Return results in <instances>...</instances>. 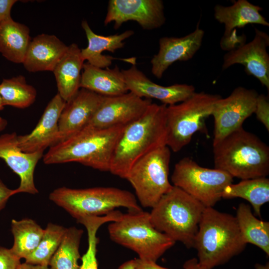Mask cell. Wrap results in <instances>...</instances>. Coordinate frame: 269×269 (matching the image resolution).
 Returning <instances> with one entry per match:
<instances>
[{
    "label": "cell",
    "mask_w": 269,
    "mask_h": 269,
    "mask_svg": "<svg viewBox=\"0 0 269 269\" xmlns=\"http://www.w3.org/2000/svg\"><path fill=\"white\" fill-rule=\"evenodd\" d=\"M214 168L242 180L269 174V147L241 127L213 145Z\"/></svg>",
    "instance_id": "cell-4"
},
{
    "label": "cell",
    "mask_w": 269,
    "mask_h": 269,
    "mask_svg": "<svg viewBox=\"0 0 269 269\" xmlns=\"http://www.w3.org/2000/svg\"><path fill=\"white\" fill-rule=\"evenodd\" d=\"M246 245L235 216L205 208L193 245L201 266L212 269L222 265L241 253Z\"/></svg>",
    "instance_id": "cell-3"
},
{
    "label": "cell",
    "mask_w": 269,
    "mask_h": 269,
    "mask_svg": "<svg viewBox=\"0 0 269 269\" xmlns=\"http://www.w3.org/2000/svg\"><path fill=\"white\" fill-rule=\"evenodd\" d=\"M68 48L54 35L39 34L30 41L22 64L30 72H53Z\"/></svg>",
    "instance_id": "cell-20"
},
{
    "label": "cell",
    "mask_w": 269,
    "mask_h": 269,
    "mask_svg": "<svg viewBox=\"0 0 269 269\" xmlns=\"http://www.w3.org/2000/svg\"><path fill=\"white\" fill-rule=\"evenodd\" d=\"M83 231L75 227L66 228L60 244L51 258L52 269H79V247Z\"/></svg>",
    "instance_id": "cell-29"
},
{
    "label": "cell",
    "mask_w": 269,
    "mask_h": 269,
    "mask_svg": "<svg viewBox=\"0 0 269 269\" xmlns=\"http://www.w3.org/2000/svg\"><path fill=\"white\" fill-rule=\"evenodd\" d=\"M16 0H0V21L11 18L10 11Z\"/></svg>",
    "instance_id": "cell-36"
},
{
    "label": "cell",
    "mask_w": 269,
    "mask_h": 269,
    "mask_svg": "<svg viewBox=\"0 0 269 269\" xmlns=\"http://www.w3.org/2000/svg\"><path fill=\"white\" fill-rule=\"evenodd\" d=\"M246 40V37L244 34L239 35L237 31L234 30L227 37H222L220 45L223 50L228 51V52L245 44Z\"/></svg>",
    "instance_id": "cell-35"
},
{
    "label": "cell",
    "mask_w": 269,
    "mask_h": 269,
    "mask_svg": "<svg viewBox=\"0 0 269 269\" xmlns=\"http://www.w3.org/2000/svg\"><path fill=\"white\" fill-rule=\"evenodd\" d=\"M104 96L80 88L66 102L58 121L59 142L80 132L90 123L100 105Z\"/></svg>",
    "instance_id": "cell-19"
},
{
    "label": "cell",
    "mask_w": 269,
    "mask_h": 269,
    "mask_svg": "<svg viewBox=\"0 0 269 269\" xmlns=\"http://www.w3.org/2000/svg\"><path fill=\"white\" fill-rule=\"evenodd\" d=\"M20 260L10 249L0 247V269H18Z\"/></svg>",
    "instance_id": "cell-34"
},
{
    "label": "cell",
    "mask_w": 269,
    "mask_h": 269,
    "mask_svg": "<svg viewBox=\"0 0 269 269\" xmlns=\"http://www.w3.org/2000/svg\"><path fill=\"white\" fill-rule=\"evenodd\" d=\"M269 36L266 32L255 28L253 40L240 47L227 52L223 57L222 69L234 64L244 66L248 75L256 78L269 90Z\"/></svg>",
    "instance_id": "cell-14"
},
{
    "label": "cell",
    "mask_w": 269,
    "mask_h": 269,
    "mask_svg": "<svg viewBox=\"0 0 269 269\" xmlns=\"http://www.w3.org/2000/svg\"><path fill=\"white\" fill-rule=\"evenodd\" d=\"M118 269H135L134 260H129L124 263Z\"/></svg>",
    "instance_id": "cell-41"
},
{
    "label": "cell",
    "mask_w": 269,
    "mask_h": 269,
    "mask_svg": "<svg viewBox=\"0 0 269 269\" xmlns=\"http://www.w3.org/2000/svg\"><path fill=\"white\" fill-rule=\"evenodd\" d=\"M6 124V120L0 117V131L5 128Z\"/></svg>",
    "instance_id": "cell-43"
},
{
    "label": "cell",
    "mask_w": 269,
    "mask_h": 269,
    "mask_svg": "<svg viewBox=\"0 0 269 269\" xmlns=\"http://www.w3.org/2000/svg\"><path fill=\"white\" fill-rule=\"evenodd\" d=\"M241 235L247 244H253L269 256V222L257 218L251 206L240 203L235 216Z\"/></svg>",
    "instance_id": "cell-26"
},
{
    "label": "cell",
    "mask_w": 269,
    "mask_h": 269,
    "mask_svg": "<svg viewBox=\"0 0 269 269\" xmlns=\"http://www.w3.org/2000/svg\"><path fill=\"white\" fill-rule=\"evenodd\" d=\"M221 97L218 94L195 92L182 102L167 106L166 144L170 150H181L196 132L205 129V120L211 116L215 103Z\"/></svg>",
    "instance_id": "cell-8"
},
{
    "label": "cell",
    "mask_w": 269,
    "mask_h": 269,
    "mask_svg": "<svg viewBox=\"0 0 269 269\" xmlns=\"http://www.w3.org/2000/svg\"><path fill=\"white\" fill-rule=\"evenodd\" d=\"M151 103V100L140 98L131 92L104 96L87 126L101 129L127 126L139 119Z\"/></svg>",
    "instance_id": "cell-13"
},
{
    "label": "cell",
    "mask_w": 269,
    "mask_h": 269,
    "mask_svg": "<svg viewBox=\"0 0 269 269\" xmlns=\"http://www.w3.org/2000/svg\"><path fill=\"white\" fill-rule=\"evenodd\" d=\"M80 88L104 97L121 95L129 92L124 75L116 65L113 68H101L88 62L84 63Z\"/></svg>",
    "instance_id": "cell-22"
},
{
    "label": "cell",
    "mask_w": 269,
    "mask_h": 269,
    "mask_svg": "<svg viewBox=\"0 0 269 269\" xmlns=\"http://www.w3.org/2000/svg\"><path fill=\"white\" fill-rule=\"evenodd\" d=\"M49 198L77 221L86 217L105 216L119 207L127 208L128 211L142 210L132 193L116 187L72 189L62 187L51 192Z\"/></svg>",
    "instance_id": "cell-6"
},
{
    "label": "cell",
    "mask_w": 269,
    "mask_h": 269,
    "mask_svg": "<svg viewBox=\"0 0 269 269\" xmlns=\"http://www.w3.org/2000/svg\"><path fill=\"white\" fill-rule=\"evenodd\" d=\"M0 95L4 106L24 109L35 101L36 91L22 75L4 79L0 84Z\"/></svg>",
    "instance_id": "cell-30"
},
{
    "label": "cell",
    "mask_w": 269,
    "mask_h": 269,
    "mask_svg": "<svg viewBox=\"0 0 269 269\" xmlns=\"http://www.w3.org/2000/svg\"><path fill=\"white\" fill-rule=\"evenodd\" d=\"M171 181L172 185L205 207H213L222 198L225 188L233 183V177L220 169L202 167L191 158L185 157L175 164Z\"/></svg>",
    "instance_id": "cell-10"
},
{
    "label": "cell",
    "mask_w": 269,
    "mask_h": 269,
    "mask_svg": "<svg viewBox=\"0 0 269 269\" xmlns=\"http://www.w3.org/2000/svg\"><path fill=\"white\" fill-rule=\"evenodd\" d=\"M66 102L57 93L47 105L40 120L29 134L17 135L18 145L26 153L43 152L58 143L59 117Z\"/></svg>",
    "instance_id": "cell-18"
},
{
    "label": "cell",
    "mask_w": 269,
    "mask_h": 269,
    "mask_svg": "<svg viewBox=\"0 0 269 269\" xmlns=\"http://www.w3.org/2000/svg\"><path fill=\"white\" fill-rule=\"evenodd\" d=\"M120 216L119 211L115 210L105 216L86 217L77 221L86 228L88 243L87 250L81 258L82 264L79 269H98L96 254L99 238L96 235L97 231L102 225L116 221Z\"/></svg>",
    "instance_id": "cell-31"
},
{
    "label": "cell",
    "mask_w": 269,
    "mask_h": 269,
    "mask_svg": "<svg viewBox=\"0 0 269 269\" xmlns=\"http://www.w3.org/2000/svg\"><path fill=\"white\" fill-rule=\"evenodd\" d=\"M43 152L26 153L20 148L15 133L0 135V158L20 178L19 187L13 189V195L19 193H38L34 181V172Z\"/></svg>",
    "instance_id": "cell-17"
},
{
    "label": "cell",
    "mask_w": 269,
    "mask_h": 269,
    "mask_svg": "<svg viewBox=\"0 0 269 269\" xmlns=\"http://www.w3.org/2000/svg\"><path fill=\"white\" fill-rule=\"evenodd\" d=\"M255 269H269V263L267 262L265 264L257 263L255 266Z\"/></svg>",
    "instance_id": "cell-42"
},
{
    "label": "cell",
    "mask_w": 269,
    "mask_h": 269,
    "mask_svg": "<svg viewBox=\"0 0 269 269\" xmlns=\"http://www.w3.org/2000/svg\"><path fill=\"white\" fill-rule=\"evenodd\" d=\"M111 239L135 252L139 259L156 262L176 243L152 225L149 213L128 211L108 226Z\"/></svg>",
    "instance_id": "cell-7"
},
{
    "label": "cell",
    "mask_w": 269,
    "mask_h": 269,
    "mask_svg": "<svg viewBox=\"0 0 269 269\" xmlns=\"http://www.w3.org/2000/svg\"><path fill=\"white\" fill-rule=\"evenodd\" d=\"M204 33L198 22L195 29L184 36L160 38L158 51L150 61L152 74L160 79L173 63L192 59L202 45Z\"/></svg>",
    "instance_id": "cell-16"
},
{
    "label": "cell",
    "mask_w": 269,
    "mask_h": 269,
    "mask_svg": "<svg viewBox=\"0 0 269 269\" xmlns=\"http://www.w3.org/2000/svg\"><path fill=\"white\" fill-rule=\"evenodd\" d=\"M135 269H169L157 265L156 262L134 259Z\"/></svg>",
    "instance_id": "cell-38"
},
{
    "label": "cell",
    "mask_w": 269,
    "mask_h": 269,
    "mask_svg": "<svg viewBox=\"0 0 269 269\" xmlns=\"http://www.w3.org/2000/svg\"><path fill=\"white\" fill-rule=\"evenodd\" d=\"M30 41L27 26L12 18L0 21V52L9 61L22 63Z\"/></svg>",
    "instance_id": "cell-25"
},
{
    "label": "cell",
    "mask_w": 269,
    "mask_h": 269,
    "mask_svg": "<svg viewBox=\"0 0 269 269\" xmlns=\"http://www.w3.org/2000/svg\"><path fill=\"white\" fill-rule=\"evenodd\" d=\"M263 8L247 0H238L229 6L217 4L214 8L215 19L224 24L223 37L229 36L237 28H243L249 24L269 26V23L261 13Z\"/></svg>",
    "instance_id": "cell-24"
},
{
    "label": "cell",
    "mask_w": 269,
    "mask_h": 269,
    "mask_svg": "<svg viewBox=\"0 0 269 269\" xmlns=\"http://www.w3.org/2000/svg\"><path fill=\"white\" fill-rule=\"evenodd\" d=\"M18 269H52L49 266L32 265L25 262L21 263Z\"/></svg>",
    "instance_id": "cell-40"
},
{
    "label": "cell",
    "mask_w": 269,
    "mask_h": 269,
    "mask_svg": "<svg viewBox=\"0 0 269 269\" xmlns=\"http://www.w3.org/2000/svg\"><path fill=\"white\" fill-rule=\"evenodd\" d=\"M129 92L144 99H155L162 104L172 105L182 102L195 92V87L186 84L164 86L150 80L135 64L121 70Z\"/></svg>",
    "instance_id": "cell-15"
},
{
    "label": "cell",
    "mask_w": 269,
    "mask_h": 269,
    "mask_svg": "<svg viewBox=\"0 0 269 269\" xmlns=\"http://www.w3.org/2000/svg\"><path fill=\"white\" fill-rule=\"evenodd\" d=\"M200 202L178 187L163 195L149 213L150 222L158 231L187 248H193L205 209Z\"/></svg>",
    "instance_id": "cell-5"
},
{
    "label": "cell",
    "mask_w": 269,
    "mask_h": 269,
    "mask_svg": "<svg viewBox=\"0 0 269 269\" xmlns=\"http://www.w3.org/2000/svg\"><path fill=\"white\" fill-rule=\"evenodd\" d=\"M13 189L8 188L0 179V211L5 206L8 199L12 195Z\"/></svg>",
    "instance_id": "cell-37"
},
{
    "label": "cell",
    "mask_w": 269,
    "mask_h": 269,
    "mask_svg": "<svg viewBox=\"0 0 269 269\" xmlns=\"http://www.w3.org/2000/svg\"><path fill=\"white\" fill-rule=\"evenodd\" d=\"M183 269H207L201 266L197 258H192L186 261L183 264Z\"/></svg>",
    "instance_id": "cell-39"
},
{
    "label": "cell",
    "mask_w": 269,
    "mask_h": 269,
    "mask_svg": "<svg viewBox=\"0 0 269 269\" xmlns=\"http://www.w3.org/2000/svg\"><path fill=\"white\" fill-rule=\"evenodd\" d=\"M166 107L151 103L139 119L125 127L114 150L110 172L126 179L138 159L166 145Z\"/></svg>",
    "instance_id": "cell-1"
},
{
    "label": "cell",
    "mask_w": 269,
    "mask_h": 269,
    "mask_svg": "<svg viewBox=\"0 0 269 269\" xmlns=\"http://www.w3.org/2000/svg\"><path fill=\"white\" fill-rule=\"evenodd\" d=\"M170 157V148L164 145L140 158L130 169L126 179L142 207L152 208L173 187L168 177Z\"/></svg>",
    "instance_id": "cell-9"
},
{
    "label": "cell",
    "mask_w": 269,
    "mask_h": 269,
    "mask_svg": "<svg viewBox=\"0 0 269 269\" xmlns=\"http://www.w3.org/2000/svg\"><path fill=\"white\" fill-rule=\"evenodd\" d=\"M84 62L81 49L75 43L68 49L53 71L58 94L66 102L71 99L80 89L81 70Z\"/></svg>",
    "instance_id": "cell-23"
},
{
    "label": "cell",
    "mask_w": 269,
    "mask_h": 269,
    "mask_svg": "<svg viewBox=\"0 0 269 269\" xmlns=\"http://www.w3.org/2000/svg\"><path fill=\"white\" fill-rule=\"evenodd\" d=\"M164 9L161 0H110L104 24L114 22L117 29L124 23L133 20L143 29H154L165 22Z\"/></svg>",
    "instance_id": "cell-12"
},
{
    "label": "cell",
    "mask_w": 269,
    "mask_h": 269,
    "mask_svg": "<svg viewBox=\"0 0 269 269\" xmlns=\"http://www.w3.org/2000/svg\"><path fill=\"white\" fill-rule=\"evenodd\" d=\"M4 106L3 104L2 99H1V96L0 95V111L2 110L3 109Z\"/></svg>",
    "instance_id": "cell-44"
},
{
    "label": "cell",
    "mask_w": 269,
    "mask_h": 269,
    "mask_svg": "<svg viewBox=\"0 0 269 269\" xmlns=\"http://www.w3.org/2000/svg\"><path fill=\"white\" fill-rule=\"evenodd\" d=\"M88 40V46L81 49L82 57L90 64L101 68H108L112 64L115 57L103 55V52L108 51L114 53L125 45L124 40L134 34L132 30H126L120 34L104 36L95 33L90 27L87 21L82 22Z\"/></svg>",
    "instance_id": "cell-21"
},
{
    "label": "cell",
    "mask_w": 269,
    "mask_h": 269,
    "mask_svg": "<svg viewBox=\"0 0 269 269\" xmlns=\"http://www.w3.org/2000/svg\"><path fill=\"white\" fill-rule=\"evenodd\" d=\"M66 228L49 223L47 224L42 238L35 250L26 259L25 262L32 265L48 266L57 250Z\"/></svg>",
    "instance_id": "cell-32"
},
{
    "label": "cell",
    "mask_w": 269,
    "mask_h": 269,
    "mask_svg": "<svg viewBox=\"0 0 269 269\" xmlns=\"http://www.w3.org/2000/svg\"><path fill=\"white\" fill-rule=\"evenodd\" d=\"M258 95L254 89L239 86L227 97L216 102L211 114L214 122L213 145L243 127L244 121L255 113Z\"/></svg>",
    "instance_id": "cell-11"
},
{
    "label": "cell",
    "mask_w": 269,
    "mask_h": 269,
    "mask_svg": "<svg viewBox=\"0 0 269 269\" xmlns=\"http://www.w3.org/2000/svg\"><path fill=\"white\" fill-rule=\"evenodd\" d=\"M222 198H243L251 204L255 214L261 216L262 206L269 202V179L263 177L232 183L225 188Z\"/></svg>",
    "instance_id": "cell-27"
},
{
    "label": "cell",
    "mask_w": 269,
    "mask_h": 269,
    "mask_svg": "<svg viewBox=\"0 0 269 269\" xmlns=\"http://www.w3.org/2000/svg\"><path fill=\"white\" fill-rule=\"evenodd\" d=\"M11 231L14 241L10 250L19 259H26L35 250L44 233L35 221L28 218L12 219Z\"/></svg>",
    "instance_id": "cell-28"
},
{
    "label": "cell",
    "mask_w": 269,
    "mask_h": 269,
    "mask_svg": "<svg viewBox=\"0 0 269 269\" xmlns=\"http://www.w3.org/2000/svg\"><path fill=\"white\" fill-rule=\"evenodd\" d=\"M257 119L269 131V96L264 94H259L257 99L254 113Z\"/></svg>",
    "instance_id": "cell-33"
},
{
    "label": "cell",
    "mask_w": 269,
    "mask_h": 269,
    "mask_svg": "<svg viewBox=\"0 0 269 269\" xmlns=\"http://www.w3.org/2000/svg\"><path fill=\"white\" fill-rule=\"evenodd\" d=\"M126 126L101 129L87 126L50 147L43 156V162L46 164L76 162L109 171L114 150Z\"/></svg>",
    "instance_id": "cell-2"
}]
</instances>
